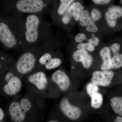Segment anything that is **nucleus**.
I'll return each instance as SVG.
<instances>
[{"mask_svg":"<svg viewBox=\"0 0 122 122\" xmlns=\"http://www.w3.org/2000/svg\"><path fill=\"white\" fill-rule=\"evenodd\" d=\"M69 48L70 49L84 50L92 54L95 53L98 49L92 44L88 42H82L79 44L70 43Z\"/></svg>","mask_w":122,"mask_h":122,"instance_id":"21","label":"nucleus"},{"mask_svg":"<svg viewBox=\"0 0 122 122\" xmlns=\"http://www.w3.org/2000/svg\"><path fill=\"white\" fill-rule=\"evenodd\" d=\"M25 96L32 99H49V76L46 72L34 71L23 78Z\"/></svg>","mask_w":122,"mask_h":122,"instance_id":"6","label":"nucleus"},{"mask_svg":"<svg viewBox=\"0 0 122 122\" xmlns=\"http://www.w3.org/2000/svg\"><path fill=\"white\" fill-rule=\"evenodd\" d=\"M98 50V55L102 61L100 70H111V62L112 55L109 45H102Z\"/></svg>","mask_w":122,"mask_h":122,"instance_id":"15","label":"nucleus"},{"mask_svg":"<svg viewBox=\"0 0 122 122\" xmlns=\"http://www.w3.org/2000/svg\"><path fill=\"white\" fill-rule=\"evenodd\" d=\"M120 3H121V4L122 5V0H120Z\"/></svg>","mask_w":122,"mask_h":122,"instance_id":"31","label":"nucleus"},{"mask_svg":"<svg viewBox=\"0 0 122 122\" xmlns=\"http://www.w3.org/2000/svg\"><path fill=\"white\" fill-rule=\"evenodd\" d=\"M113 122H122V116H118L115 118Z\"/></svg>","mask_w":122,"mask_h":122,"instance_id":"30","label":"nucleus"},{"mask_svg":"<svg viewBox=\"0 0 122 122\" xmlns=\"http://www.w3.org/2000/svg\"><path fill=\"white\" fill-rule=\"evenodd\" d=\"M65 62L62 53L59 49L47 51L37 60L33 72L51 70L61 67Z\"/></svg>","mask_w":122,"mask_h":122,"instance_id":"10","label":"nucleus"},{"mask_svg":"<svg viewBox=\"0 0 122 122\" xmlns=\"http://www.w3.org/2000/svg\"><path fill=\"white\" fill-rule=\"evenodd\" d=\"M89 34H99L100 28L98 25L93 21L91 20L85 27L83 31Z\"/></svg>","mask_w":122,"mask_h":122,"instance_id":"25","label":"nucleus"},{"mask_svg":"<svg viewBox=\"0 0 122 122\" xmlns=\"http://www.w3.org/2000/svg\"><path fill=\"white\" fill-rule=\"evenodd\" d=\"M85 8L82 3L79 1H75L68 8L66 12L73 18L75 22L78 23Z\"/></svg>","mask_w":122,"mask_h":122,"instance_id":"16","label":"nucleus"},{"mask_svg":"<svg viewBox=\"0 0 122 122\" xmlns=\"http://www.w3.org/2000/svg\"><path fill=\"white\" fill-rule=\"evenodd\" d=\"M112 0H91L95 5L99 6H104L109 4Z\"/></svg>","mask_w":122,"mask_h":122,"instance_id":"28","label":"nucleus"},{"mask_svg":"<svg viewBox=\"0 0 122 122\" xmlns=\"http://www.w3.org/2000/svg\"><path fill=\"white\" fill-rule=\"evenodd\" d=\"M109 46L111 50L112 55L120 52L121 46L119 42L117 41H114Z\"/></svg>","mask_w":122,"mask_h":122,"instance_id":"27","label":"nucleus"},{"mask_svg":"<svg viewBox=\"0 0 122 122\" xmlns=\"http://www.w3.org/2000/svg\"><path fill=\"white\" fill-rule=\"evenodd\" d=\"M51 0H8L0 11L2 16H24L33 14L50 15Z\"/></svg>","mask_w":122,"mask_h":122,"instance_id":"5","label":"nucleus"},{"mask_svg":"<svg viewBox=\"0 0 122 122\" xmlns=\"http://www.w3.org/2000/svg\"><path fill=\"white\" fill-rule=\"evenodd\" d=\"M99 86L90 82L86 86V93L89 97L93 94L97 93L99 91Z\"/></svg>","mask_w":122,"mask_h":122,"instance_id":"26","label":"nucleus"},{"mask_svg":"<svg viewBox=\"0 0 122 122\" xmlns=\"http://www.w3.org/2000/svg\"><path fill=\"white\" fill-rule=\"evenodd\" d=\"M89 9L92 20L99 26L100 24L102 25L104 18V10L97 7H93Z\"/></svg>","mask_w":122,"mask_h":122,"instance_id":"18","label":"nucleus"},{"mask_svg":"<svg viewBox=\"0 0 122 122\" xmlns=\"http://www.w3.org/2000/svg\"><path fill=\"white\" fill-rule=\"evenodd\" d=\"M90 105L91 107L95 110L99 109L103 104V95L100 92H99L93 94L90 97Z\"/></svg>","mask_w":122,"mask_h":122,"instance_id":"20","label":"nucleus"},{"mask_svg":"<svg viewBox=\"0 0 122 122\" xmlns=\"http://www.w3.org/2000/svg\"><path fill=\"white\" fill-rule=\"evenodd\" d=\"M51 4L50 15L54 24L66 12L68 8L76 0H57Z\"/></svg>","mask_w":122,"mask_h":122,"instance_id":"14","label":"nucleus"},{"mask_svg":"<svg viewBox=\"0 0 122 122\" xmlns=\"http://www.w3.org/2000/svg\"><path fill=\"white\" fill-rule=\"evenodd\" d=\"M13 65L0 72V95L7 99L20 94L24 86L23 79L15 71Z\"/></svg>","mask_w":122,"mask_h":122,"instance_id":"8","label":"nucleus"},{"mask_svg":"<svg viewBox=\"0 0 122 122\" xmlns=\"http://www.w3.org/2000/svg\"><path fill=\"white\" fill-rule=\"evenodd\" d=\"M122 7L117 5H109L104 10L102 29L115 31L122 28Z\"/></svg>","mask_w":122,"mask_h":122,"instance_id":"11","label":"nucleus"},{"mask_svg":"<svg viewBox=\"0 0 122 122\" xmlns=\"http://www.w3.org/2000/svg\"><path fill=\"white\" fill-rule=\"evenodd\" d=\"M110 105L115 113L122 116V97L114 96L110 100Z\"/></svg>","mask_w":122,"mask_h":122,"instance_id":"19","label":"nucleus"},{"mask_svg":"<svg viewBox=\"0 0 122 122\" xmlns=\"http://www.w3.org/2000/svg\"><path fill=\"white\" fill-rule=\"evenodd\" d=\"M65 44L59 33L54 34L48 40L21 51L13 65L14 69L22 79L34 70L37 60L44 53L59 49Z\"/></svg>","mask_w":122,"mask_h":122,"instance_id":"2","label":"nucleus"},{"mask_svg":"<svg viewBox=\"0 0 122 122\" xmlns=\"http://www.w3.org/2000/svg\"><path fill=\"white\" fill-rule=\"evenodd\" d=\"M7 117L6 111H5L1 107H0V122H7Z\"/></svg>","mask_w":122,"mask_h":122,"instance_id":"29","label":"nucleus"},{"mask_svg":"<svg viewBox=\"0 0 122 122\" xmlns=\"http://www.w3.org/2000/svg\"><path fill=\"white\" fill-rule=\"evenodd\" d=\"M44 16L33 14L24 16L21 52L45 42L53 35L52 24L46 21Z\"/></svg>","mask_w":122,"mask_h":122,"instance_id":"3","label":"nucleus"},{"mask_svg":"<svg viewBox=\"0 0 122 122\" xmlns=\"http://www.w3.org/2000/svg\"><path fill=\"white\" fill-rule=\"evenodd\" d=\"M15 59L12 55L0 49V72L13 65Z\"/></svg>","mask_w":122,"mask_h":122,"instance_id":"17","label":"nucleus"},{"mask_svg":"<svg viewBox=\"0 0 122 122\" xmlns=\"http://www.w3.org/2000/svg\"><path fill=\"white\" fill-rule=\"evenodd\" d=\"M24 16L0 15V43L5 49L21 52Z\"/></svg>","mask_w":122,"mask_h":122,"instance_id":"4","label":"nucleus"},{"mask_svg":"<svg viewBox=\"0 0 122 122\" xmlns=\"http://www.w3.org/2000/svg\"><path fill=\"white\" fill-rule=\"evenodd\" d=\"M114 75L111 70H96L92 74L91 82L99 86L108 87L111 84Z\"/></svg>","mask_w":122,"mask_h":122,"instance_id":"13","label":"nucleus"},{"mask_svg":"<svg viewBox=\"0 0 122 122\" xmlns=\"http://www.w3.org/2000/svg\"><path fill=\"white\" fill-rule=\"evenodd\" d=\"M122 67V53H117L112 55L111 62V69H117Z\"/></svg>","mask_w":122,"mask_h":122,"instance_id":"23","label":"nucleus"},{"mask_svg":"<svg viewBox=\"0 0 122 122\" xmlns=\"http://www.w3.org/2000/svg\"><path fill=\"white\" fill-rule=\"evenodd\" d=\"M73 91L64 94L51 110L60 122L78 121L83 116V109L74 101Z\"/></svg>","mask_w":122,"mask_h":122,"instance_id":"7","label":"nucleus"},{"mask_svg":"<svg viewBox=\"0 0 122 122\" xmlns=\"http://www.w3.org/2000/svg\"><path fill=\"white\" fill-rule=\"evenodd\" d=\"M49 99H56L62 94L73 91L71 76L62 66L49 76Z\"/></svg>","mask_w":122,"mask_h":122,"instance_id":"9","label":"nucleus"},{"mask_svg":"<svg viewBox=\"0 0 122 122\" xmlns=\"http://www.w3.org/2000/svg\"><path fill=\"white\" fill-rule=\"evenodd\" d=\"M45 100L32 99L20 94L11 99L6 113L10 122H41L45 116Z\"/></svg>","mask_w":122,"mask_h":122,"instance_id":"1","label":"nucleus"},{"mask_svg":"<svg viewBox=\"0 0 122 122\" xmlns=\"http://www.w3.org/2000/svg\"><path fill=\"white\" fill-rule=\"evenodd\" d=\"M91 20L89 9H85L81 14L78 24L81 31H83L87 25Z\"/></svg>","mask_w":122,"mask_h":122,"instance_id":"22","label":"nucleus"},{"mask_svg":"<svg viewBox=\"0 0 122 122\" xmlns=\"http://www.w3.org/2000/svg\"><path fill=\"white\" fill-rule=\"evenodd\" d=\"M69 49L70 58L72 65L79 64L86 70L92 68L95 61L93 54L84 50Z\"/></svg>","mask_w":122,"mask_h":122,"instance_id":"12","label":"nucleus"},{"mask_svg":"<svg viewBox=\"0 0 122 122\" xmlns=\"http://www.w3.org/2000/svg\"><path fill=\"white\" fill-rule=\"evenodd\" d=\"M89 36V33L81 31L71 38L70 43L79 44L82 42H86Z\"/></svg>","mask_w":122,"mask_h":122,"instance_id":"24","label":"nucleus"},{"mask_svg":"<svg viewBox=\"0 0 122 122\" xmlns=\"http://www.w3.org/2000/svg\"><path fill=\"white\" fill-rule=\"evenodd\" d=\"M3 1H4L5 2V1H7L8 0H2Z\"/></svg>","mask_w":122,"mask_h":122,"instance_id":"32","label":"nucleus"}]
</instances>
